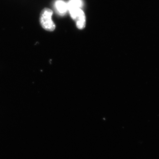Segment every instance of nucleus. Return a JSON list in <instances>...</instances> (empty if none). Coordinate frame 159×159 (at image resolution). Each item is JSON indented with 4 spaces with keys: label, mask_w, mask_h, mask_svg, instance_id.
Instances as JSON below:
<instances>
[{
    "label": "nucleus",
    "mask_w": 159,
    "mask_h": 159,
    "mask_svg": "<svg viewBox=\"0 0 159 159\" xmlns=\"http://www.w3.org/2000/svg\"><path fill=\"white\" fill-rule=\"evenodd\" d=\"M53 11L51 9L45 8L41 11L39 22L42 27L47 31H53L55 30L56 25L52 20Z\"/></svg>",
    "instance_id": "obj_1"
},
{
    "label": "nucleus",
    "mask_w": 159,
    "mask_h": 159,
    "mask_svg": "<svg viewBox=\"0 0 159 159\" xmlns=\"http://www.w3.org/2000/svg\"><path fill=\"white\" fill-rule=\"evenodd\" d=\"M69 11L72 18L76 21L77 29L80 30L84 29L86 26V16L82 9H78Z\"/></svg>",
    "instance_id": "obj_2"
},
{
    "label": "nucleus",
    "mask_w": 159,
    "mask_h": 159,
    "mask_svg": "<svg viewBox=\"0 0 159 159\" xmlns=\"http://www.w3.org/2000/svg\"><path fill=\"white\" fill-rule=\"evenodd\" d=\"M55 7L57 12L61 15L66 14L68 10L67 4L62 0H57L55 3Z\"/></svg>",
    "instance_id": "obj_3"
},
{
    "label": "nucleus",
    "mask_w": 159,
    "mask_h": 159,
    "mask_svg": "<svg viewBox=\"0 0 159 159\" xmlns=\"http://www.w3.org/2000/svg\"><path fill=\"white\" fill-rule=\"evenodd\" d=\"M81 0H70L67 3L68 9L69 11L78 9H81L82 6Z\"/></svg>",
    "instance_id": "obj_4"
}]
</instances>
